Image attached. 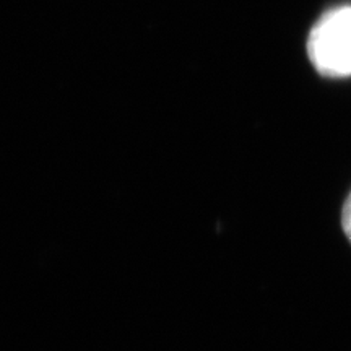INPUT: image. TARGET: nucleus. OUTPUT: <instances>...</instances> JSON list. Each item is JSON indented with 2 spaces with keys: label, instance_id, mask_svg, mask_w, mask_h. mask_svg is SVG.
Wrapping results in <instances>:
<instances>
[{
  "label": "nucleus",
  "instance_id": "obj_1",
  "mask_svg": "<svg viewBox=\"0 0 351 351\" xmlns=\"http://www.w3.org/2000/svg\"><path fill=\"white\" fill-rule=\"evenodd\" d=\"M307 56L324 77H351V5L332 8L315 21L307 38Z\"/></svg>",
  "mask_w": 351,
  "mask_h": 351
},
{
  "label": "nucleus",
  "instance_id": "obj_2",
  "mask_svg": "<svg viewBox=\"0 0 351 351\" xmlns=\"http://www.w3.org/2000/svg\"><path fill=\"white\" fill-rule=\"evenodd\" d=\"M341 226H343L346 238H348L351 243V194L348 195V199H346L343 205V212H341Z\"/></svg>",
  "mask_w": 351,
  "mask_h": 351
}]
</instances>
